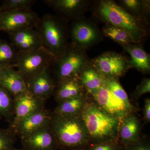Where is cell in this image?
Here are the masks:
<instances>
[{"label": "cell", "instance_id": "6da1fadb", "mask_svg": "<svg viewBox=\"0 0 150 150\" xmlns=\"http://www.w3.org/2000/svg\"><path fill=\"white\" fill-rule=\"evenodd\" d=\"M91 10L95 21L124 30L136 43H142L149 35V27L136 19L112 0L93 1Z\"/></svg>", "mask_w": 150, "mask_h": 150}, {"label": "cell", "instance_id": "7a4b0ae2", "mask_svg": "<svg viewBox=\"0 0 150 150\" xmlns=\"http://www.w3.org/2000/svg\"><path fill=\"white\" fill-rule=\"evenodd\" d=\"M80 115H57L52 113L50 126L59 148L83 149L88 144V134Z\"/></svg>", "mask_w": 150, "mask_h": 150}, {"label": "cell", "instance_id": "3957f363", "mask_svg": "<svg viewBox=\"0 0 150 150\" xmlns=\"http://www.w3.org/2000/svg\"><path fill=\"white\" fill-rule=\"evenodd\" d=\"M69 21L57 15L46 13L40 18L36 28L43 47L55 59L62 56L69 44Z\"/></svg>", "mask_w": 150, "mask_h": 150}, {"label": "cell", "instance_id": "277c9868", "mask_svg": "<svg viewBox=\"0 0 150 150\" xmlns=\"http://www.w3.org/2000/svg\"><path fill=\"white\" fill-rule=\"evenodd\" d=\"M91 95L98 107L118 120L133 111L128 95L118 80L105 79L101 87Z\"/></svg>", "mask_w": 150, "mask_h": 150}, {"label": "cell", "instance_id": "5b68a950", "mask_svg": "<svg viewBox=\"0 0 150 150\" xmlns=\"http://www.w3.org/2000/svg\"><path fill=\"white\" fill-rule=\"evenodd\" d=\"M80 115L89 139L95 144L115 141L119 126L117 118L93 103L86 104Z\"/></svg>", "mask_w": 150, "mask_h": 150}, {"label": "cell", "instance_id": "8992f818", "mask_svg": "<svg viewBox=\"0 0 150 150\" xmlns=\"http://www.w3.org/2000/svg\"><path fill=\"white\" fill-rule=\"evenodd\" d=\"M91 59L86 51L69 42L64 52L54 59L49 67L54 69L58 82L67 78L79 77Z\"/></svg>", "mask_w": 150, "mask_h": 150}, {"label": "cell", "instance_id": "52a82bcc", "mask_svg": "<svg viewBox=\"0 0 150 150\" xmlns=\"http://www.w3.org/2000/svg\"><path fill=\"white\" fill-rule=\"evenodd\" d=\"M55 59L44 47L26 51H18L17 71L26 83L50 67Z\"/></svg>", "mask_w": 150, "mask_h": 150}, {"label": "cell", "instance_id": "ba28073f", "mask_svg": "<svg viewBox=\"0 0 150 150\" xmlns=\"http://www.w3.org/2000/svg\"><path fill=\"white\" fill-rule=\"evenodd\" d=\"M69 36L71 42L86 51L102 41L103 35L94 20L84 16L73 21Z\"/></svg>", "mask_w": 150, "mask_h": 150}, {"label": "cell", "instance_id": "9c48e42d", "mask_svg": "<svg viewBox=\"0 0 150 150\" xmlns=\"http://www.w3.org/2000/svg\"><path fill=\"white\" fill-rule=\"evenodd\" d=\"M91 62L105 79L118 80L131 69L129 57L116 51H105L91 59Z\"/></svg>", "mask_w": 150, "mask_h": 150}, {"label": "cell", "instance_id": "30bf717a", "mask_svg": "<svg viewBox=\"0 0 150 150\" xmlns=\"http://www.w3.org/2000/svg\"><path fill=\"white\" fill-rule=\"evenodd\" d=\"M33 11H16L0 12V31L9 33L25 28H36L40 20Z\"/></svg>", "mask_w": 150, "mask_h": 150}, {"label": "cell", "instance_id": "8fae6325", "mask_svg": "<svg viewBox=\"0 0 150 150\" xmlns=\"http://www.w3.org/2000/svg\"><path fill=\"white\" fill-rule=\"evenodd\" d=\"M44 2L57 13V16L68 21L85 16L91 10L93 1L88 0H45Z\"/></svg>", "mask_w": 150, "mask_h": 150}, {"label": "cell", "instance_id": "7c38bea8", "mask_svg": "<svg viewBox=\"0 0 150 150\" xmlns=\"http://www.w3.org/2000/svg\"><path fill=\"white\" fill-rule=\"evenodd\" d=\"M25 150H58L59 146L51 126H44L21 138Z\"/></svg>", "mask_w": 150, "mask_h": 150}, {"label": "cell", "instance_id": "4fadbf2b", "mask_svg": "<svg viewBox=\"0 0 150 150\" xmlns=\"http://www.w3.org/2000/svg\"><path fill=\"white\" fill-rule=\"evenodd\" d=\"M52 113L45 108L29 114L9 128L20 138L25 137L38 129L51 124Z\"/></svg>", "mask_w": 150, "mask_h": 150}, {"label": "cell", "instance_id": "5bb4252c", "mask_svg": "<svg viewBox=\"0 0 150 150\" xmlns=\"http://www.w3.org/2000/svg\"><path fill=\"white\" fill-rule=\"evenodd\" d=\"M14 116L9 128H12L23 118L33 112L44 108V103L28 90L13 97Z\"/></svg>", "mask_w": 150, "mask_h": 150}, {"label": "cell", "instance_id": "9a60e30c", "mask_svg": "<svg viewBox=\"0 0 150 150\" xmlns=\"http://www.w3.org/2000/svg\"><path fill=\"white\" fill-rule=\"evenodd\" d=\"M28 90L38 99L45 102L54 95L56 83L51 76L49 67L26 82Z\"/></svg>", "mask_w": 150, "mask_h": 150}, {"label": "cell", "instance_id": "2e32d148", "mask_svg": "<svg viewBox=\"0 0 150 150\" xmlns=\"http://www.w3.org/2000/svg\"><path fill=\"white\" fill-rule=\"evenodd\" d=\"M8 34L11 43L18 51H31L43 47L40 35L35 28H22Z\"/></svg>", "mask_w": 150, "mask_h": 150}, {"label": "cell", "instance_id": "e0dca14e", "mask_svg": "<svg viewBox=\"0 0 150 150\" xmlns=\"http://www.w3.org/2000/svg\"><path fill=\"white\" fill-rule=\"evenodd\" d=\"M85 90L79 77H74L57 82L54 95L56 101L59 103L82 95Z\"/></svg>", "mask_w": 150, "mask_h": 150}, {"label": "cell", "instance_id": "ac0fdd59", "mask_svg": "<svg viewBox=\"0 0 150 150\" xmlns=\"http://www.w3.org/2000/svg\"><path fill=\"white\" fill-rule=\"evenodd\" d=\"M124 52L130 55L131 68L143 74L150 72V56L145 51L142 43H131L121 45Z\"/></svg>", "mask_w": 150, "mask_h": 150}, {"label": "cell", "instance_id": "d6986e66", "mask_svg": "<svg viewBox=\"0 0 150 150\" xmlns=\"http://www.w3.org/2000/svg\"><path fill=\"white\" fill-rule=\"evenodd\" d=\"M116 2L131 16L149 27L150 12L149 0H119Z\"/></svg>", "mask_w": 150, "mask_h": 150}, {"label": "cell", "instance_id": "ffe728a7", "mask_svg": "<svg viewBox=\"0 0 150 150\" xmlns=\"http://www.w3.org/2000/svg\"><path fill=\"white\" fill-rule=\"evenodd\" d=\"M0 86L14 97L28 90L23 78L13 68L9 67L0 78Z\"/></svg>", "mask_w": 150, "mask_h": 150}, {"label": "cell", "instance_id": "44dd1931", "mask_svg": "<svg viewBox=\"0 0 150 150\" xmlns=\"http://www.w3.org/2000/svg\"><path fill=\"white\" fill-rule=\"evenodd\" d=\"M139 127V120L134 115L130 114L122 119L119 133L121 141L125 146L138 142Z\"/></svg>", "mask_w": 150, "mask_h": 150}, {"label": "cell", "instance_id": "7402d4cb", "mask_svg": "<svg viewBox=\"0 0 150 150\" xmlns=\"http://www.w3.org/2000/svg\"><path fill=\"white\" fill-rule=\"evenodd\" d=\"M79 78L86 90L91 95L96 92L102 86L104 78L91 62L84 69Z\"/></svg>", "mask_w": 150, "mask_h": 150}, {"label": "cell", "instance_id": "603a6c76", "mask_svg": "<svg viewBox=\"0 0 150 150\" xmlns=\"http://www.w3.org/2000/svg\"><path fill=\"white\" fill-rule=\"evenodd\" d=\"M85 102L84 94L67 100L59 103L52 113L57 115H80L85 105Z\"/></svg>", "mask_w": 150, "mask_h": 150}, {"label": "cell", "instance_id": "cb8c5ba5", "mask_svg": "<svg viewBox=\"0 0 150 150\" xmlns=\"http://www.w3.org/2000/svg\"><path fill=\"white\" fill-rule=\"evenodd\" d=\"M103 36L109 38L119 45L136 43L131 35L124 30L114 25L105 24L101 29Z\"/></svg>", "mask_w": 150, "mask_h": 150}, {"label": "cell", "instance_id": "d4e9b609", "mask_svg": "<svg viewBox=\"0 0 150 150\" xmlns=\"http://www.w3.org/2000/svg\"><path fill=\"white\" fill-rule=\"evenodd\" d=\"M18 53L11 43L0 39V65L16 67Z\"/></svg>", "mask_w": 150, "mask_h": 150}, {"label": "cell", "instance_id": "484cf974", "mask_svg": "<svg viewBox=\"0 0 150 150\" xmlns=\"http://www.w3.org/2000/svg\"><path fill=\"white\" fill-rule=\"evenodd\" d=\"M14 116V101L12 96L0 86V117L12 121Z\"/></svg>", "mask_w": 150, "mask_h": 150}, {"label": "cell", "instance_id": "4316f807", "mask_svg": "<svg viewBox=\"0 0 150 150\" xmlns=\"http://www.w3.org/2000/svg\"><path fill=\"white\" fill-rule=\"evenodd\" d=\"M34 0H5L0 6L1 12L8 11L31 10L36 2Z\"/></svg>", "mask_w": 150, "mask_h": 150}, {"label": "cell", "instance_id": "83f0119b", "mask_svg": "<svg viewBox=\"0 0 150 150\" xmlns=\"http://www.w3.org/2000/svg\"><path fill=\"white\" fill-rule=\"evenodd\" d=\"M16 134L9 128L0 129V150H12L16 142Z\"/></svg>", "mask_w": 150, "mask_h": 150}, {"label": "cell", "instance_id": "f1b7e54d", "mask_svg": "<svg viewBox=\"0 0 150 150\" xmlns=\"http://www.w3.org/2000/svg\"><path fill=\"white\" fill-rule=\"evenodd\" d=\"M123 149L115 141H108L95 144L89 150H122Z\"/></svg>", "mask_w": 150, "mask_h": 150}, {"label": "cell", "instance_id": "f546056e", "mask_svg": "<svg viewBox=\"0 0 150 150\" xmlns=\"http://www.w3.org/2000/svg\"><path fill=\"white\" fill-rule=\"evenodd\" d=\"M150 92V79L149 78H144L138 86L134 93V96L139 98L143 95Z\"/></svg>", "mask_w": 150, "mask_h": 150}, {"label": "cell", "instance_id": "4dcf8cb0", "mask_svg": "<svg viewBox=\"0 0 150 150\" xmlns=\"http://www.w3.org/2000/svg\"><path fill=\"white\" fill-rule=\"evenodd\" d=\"M123 150H150L149 145L144 142H137L125 146Z\"/></svg>", "mask_w": 150, "mask_h": 150}, {"label": "cell", "instance_id": "1f68e13d", "mask_svg": "<svg viewBox=\"0 0 150 150\" xmlns=\"http://www.w3.org/2000/svg\"><path fill=\"white\" fill-rule=\"evenodd\" d=\"M144 117L145 120L148 122L150 121V100L148 98L146 100L145 102L144 110Z\"/></svg>", "mask_w": 150, "mask_h": 150}, {"label": "cell", "instance_id": "d6a6232c", "mask_svg": "<svg viewBox=\"0 0 150 150\" xmlns=\"http://www.w3.org/2000/svg\"><path fill=\"white\" fill-rule=\"evenodd\" d=\"M9 67H10L3 66V65H0V78L2 76L4 72L5 71L6 69Z\"/></svg>", "mask_w": 150, "mask_h": 150}, {"label": "cell", "instance_id": "836d02e7", "mask_svg": "<svg viewBox=\"0 0 150 150\" xmlns=\"http://www.w3.org/2000/svg\"><path fill=\"white\" fill-rule=\"evenodd\" d=\"M83 149H65L59 148L58 150H83Z\"/></svg>", "mask_w": 150, "mask_h": 150}, {"label": "cell", "instance_id": "e575fe53", "mask_svg": "<svg viewBox=\"0 0 150 150\" xmlns=\"http://www.w3.org/2000/svg\"><path fill=\"white\" fill-rule=\"evenodd\" d=\"M1 119H2V118L1 117H0V120Z\"/></svg>", "mask_w": 150, "mask_h": 150}, {"label": "cell", "instance_id": "d590c367", "mask_svg": "<svg viewBox=\"0 0 150 150\" xmlns=\"http://www.w3.org/2000/svg\"><path fill=\"white\" fill-rule=\"evenodd\" d=\"M21 150H25L24 149H22Z\"/></svg>", "mask_w": 150, "mask_h": 150}]
</instances>
